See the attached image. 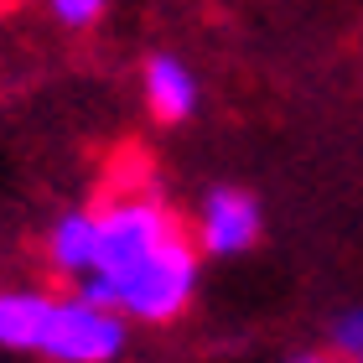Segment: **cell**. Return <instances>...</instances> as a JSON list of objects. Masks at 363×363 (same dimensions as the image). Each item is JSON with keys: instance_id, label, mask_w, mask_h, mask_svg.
<instances>
[{"instance_id": "6da1fadb", "label": "cell", "mask_w": 363, "mask_h": 363, "mask_svg": "<svg viewBox=\"0 0 363 363\" xmlns=\"http://www.w3.org/2000/svg\"><path fill=\"white\" fill-rule=\"evenodd\" d=\"M197 291V244L187 234L167 239L161 250L120 280H78V296L114 317L135 322H172Z\"/></svg>"}, {"instance_id": "7a4b0ae2", "label": "cell", "mask_w": 363, "mask_h": 363, "mask_svg": "<svg viewBox=\"0 0 363 363\" xmlns=\"http://www.w3.org/2000/svg\"><path fill=\"white\" fill-rule=\"evenodd\" d=\"M177 234L182 228L167 203H156V197H120V203L94 213V270L84 280H120L135 265H145Z\"/></svg>"}, {"instance_id": "3957f363", "label": "cell", "mask_w": 363, "mask_h": 363, "mask_svg": "<svg viewBox=\"0 0 363 363\" xmlns=\"http://www.w3.org/2000/svg\"><path fill=\"white\" fill-rule=\"evenodd\" d=\"M37 353L52 363H114L125 353V317L84 301V296H52Z\"/></svg>"}, {"instance_id": "277c9868", "label": "cell", "mask_w": 363, "mask_h": 363, "mask_svg": "<svg viewBox=\"0 0 363 363\" xmlns=\"http://www.w3.org/2000/svg\"><path fill=\"white\" fill-rule=\"evenodd\" d=\"M259 239V203L244 187H213L203 197V218H197V250L203 255H244Z\"/></svg>"}, {"instance_id": "5b68a950", "label": "cell", "mask_w": 363, "mask_h": 363, "mask_svg": "<svg viewBox=\"0 0 363 363\" xmlns=\"http://www.w3.org/2000/svg\"><path fill=\"white\" fill-rule=\"evenodd\" d=\"M145 99H151V114L156 120H187V114L197 109V78L182 68V62L172 52H156L151 62H145Z\"/></svg>"}, {"instance_id": "8992f818", "label": "cell", "mask_w": 363, "mask_h": 363, "mask_svg": "<svg viewBox=\"0 0 363 363\" xmlns=\"http://www.w3.org/2000/svg\"><path fill=\"white\" fill-rule=\"evenodd\" d=\"M52 296L47 291H0V348L11 353H37Z\"/></svg>"}, {"instance_id": "52a82bcc", "label": "cell", "mask_w": 363, "mask_h": 363, "mask_svg": "<svg viewBox=\"0 0 363 363\" xmlns=\"http://www.w3.org/2000/svg\"><path fill=\"white\" fill-rule=\"evenodd\" d=\"M47 255L62 275L84 280L94 270V213H62L47 234Z\"/></svg>"}, {"instance_id": "ba28073f", "label": "cell", "mask_w": 363, "mask_h": 363, "mask_svg": "<svg viewBox=\"0 0 363 363\" xmlns=\"http://www.w3.org/2000/svg\"><path fill=\"white\" fill-rule=\"evenodd\" d=\"M333 348L348 353V358H363V306H348L333 322Z\"/></svg>"}, {"instance_id": "9c48e42d", "label": "cell", "mask_w": 363, "mask_h": 363, "mask_svg": "<svg viewBox=\"0 0 363 363\" xmlns=\"http://www.w3.org/2000/svg\"><path fill=\"white\" fill-rule=\"evenodd\" d=\"M99 11H104V0H52V16H57L62 26H73V31L94 26Z\"/></svg>"}, {"instance_id": "30bf717a", "label": "cell", "mask_w": 363, "mask_h": 363, "mask_svg": "<svg viewBox=\"0 0 363 363\" xmlns=\"http://www.w3.org/2000/svg\"><path fill=\"white\" fill-rule=\"evenodd\" d=\"M301 363H333V358H301Z\"/></svg>"}, {"instance_id": "8fae6325", "label": "cell", "mask_w": 363, "mask_h": 363, "mask_svg": "<svg viewBox=\"0 0 363 363\" xmlns=\"http://www.w3.org/2000/svg\"><path fill=\"white\" fill-rule=\"evenodd\" d=\"M358 363H363V358H358Z\"/></svg>"}]
</instances>
